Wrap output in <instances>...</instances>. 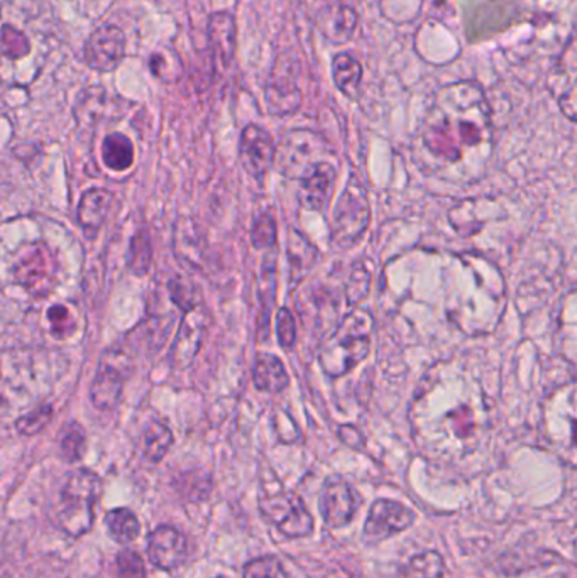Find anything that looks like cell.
<instances>
[{"mask_svg":"<svg viewBox=\"0 0 577 578\" xmlns=\"http://www.w3.org/2000/svg\"><path fill=\"white\" fill-rule=\"evenodd\" d=\"M329 148L322 138L310 131H292L283 139L282 146L276 148L278 165L283 175L290 178L302 179L315 166L329 161Z\"/></svg>","mask_w":577,"mask_h":578,"instance_id":"8992f818","label":"cell"},{"mask_svg":"<svg viewBox=\"0 0 577 578\" xmlns=\"http://www.w3.org/2000/svg\"><path fill=\"white\" fill-rule=\"evenodd\" d=\"M251 243L256 249H273L276 244V222L271 213L261 212L252 219Z\"/></svg>","mask_w":577,"mask_h":578,"instance_id":"f546056e","label":"cell"},{"mask_svg":"<svg viewBox=\"0 0 577 578\" xmlns=\"http://www.w3.org/2000/svg\"><path fill=\"white\" fill-rule=\"evenodd\" d=\"M415 521L412 509L391 499H378L373 504L364 524L363 540L366 545H378L395 534L409 530Z\"/></svg>","mask_w":577,"mask_h":578,"instance_id":"ba28073f","label":"cell"},{"mask_svg":"<svg viewBox=\"0 0 577 578\" xmlns=\"http://www.w3.org/2000/svg\"><path fill=\"white\" fill-rule=\"evenodd\" d=\"M70 317H72V315L68 311L67 306L57 305L49 308L48 320L49 323H51V329L52 332H55V335L64 337L70 333V329H72V323H70L72 318Z\"/></svg>","mask_w":577,"mask_h":578,"instance_id":"74e56055","label":"cell"},{"mask_svg":"<svg viewBox=\"0 0 577 578\" xmlns=\"http://www.w3.org/2000/svg\"><path fill=\"white\" fill-rule=\"evenodd\" d=\"M148 556L160 570H175L187 558V540L177 528L162 524L148 538Z\"/></svg>","mask_w":577,"mask_h":578,"instance_id":"4fadbf2b","label":"cell"},{"mask_svg":"<svg viewBox=\"0 0 577 578\" xmlns=\"http://www.w3.org/2000/svg\"><path fill=\"white\" fill-rule=\"evenodd\" d=\"M276 335L278 342L285 351H292L296 342L295 317L288 308H280L276 315Z\"/></svg>","mask_w":577,"mask_h":578,"instance_id":"8d00e7d4","label":"cell"},{"mask_svg":"<svg viewBox=\"0 0 577 578\" xmlns=\"http://www.w3.org/2000/svg\"><path fill=\"white\" fill-rule=\"evenodd\" d=\"M128 268L136 276H146L153 261V244H151L150 234L146 231H141L136 234L129 244L128 249Z\"/></svg>","mask_w":577,"mask_h":578,"instance_id":"4316f807","label":"cell"},{"mask_svg":"<svg viewBox=\"0 0 577 578\" xmlns=\"http://www.w3.org/2000/svg\"><path fill=\"white\" fill-rule=\"evenodd\" d=\"M276 144L267 129L249 123L243 129L239 141V161L252 178L262 179L273 168Z\"/></svg>","mask_w":577,"mask_h":578,"instance_id":"8fae6325","label":"cell"},{"mask_svg":"<svg viewBox=\"0 0 577 578\" xmlns=\"http://www.w3.org/2000/svg\"><path fill=\"white\" fill-rule=\"evenodd\" d=\"M375 318L372 311L356 308L330 333L320 349L319 364L332 379L345 376L360 366L372 352Z\"/></svg>","mask_w":577,"mask_h":578,"instance_id":"7a4b0ae2","label":"cell"},{"mask_svg":"<svg viewBox=\"0 0 577 578\" xmlns=\"http://www.w3.org/2000/svg\"><path fill=\"white\" fill-rule=\"evenodd\" d=\"M125 389V373L113 361L102 358L94 382L91 386V401L97 410L113 411L119 406Z\"/></svg>","mask_w":577,"mask_h":578,"instance_id":"2e32d148","label":"cell"},{"mask_svg":"<svg viewBox=\"0 0 577 578\" xmlns=\"http://www.w3.org/2000/svg\"><path fill=\"white\" fill-rule=\"evenodd\" d=\"M372 222V205L366 188L356 176H351L339 197L332 215L330 239L339 249H351L363 239Z\"/></svg>","mask_w":577,"mask_h":578,"instance_id":"277c9868","label":"cell"},{"mask_svg":"<svg viewBox=\"0 0 577 578\" xmlns=\"http://www.w3.org/2000/svg\"><path fill=\"white\" fill-rule=\"evenodd\" d=\"M15 273L30 290L33 292L38 290V295H46L43 287H48V283L52 280V266L48 252L45 249L30 250L26 258L17 264Z\"/></svg>","mask_w":577,"mask_h":578,"instance_id":"603a6c76","label":"cell"},{"mask_svg":"<svg viewBox=\"0 0 577 578\" xmlns=\"http://www.w3.org/2000/svg\"><path fill=\"white\" fill-rule=\"evenodd\" d=\"M360 506L361 497L357 496L353 485L341 477L327 479L319 500V509L327 527L334 530L348 527Z\"/></svg>","mask_w":577,"mask_h":578,"instance_id":"30bf717a","label":"cell"},{"mask_svg":"<svg viewBox=\"0 0 577 578\" xmlns=\"http://www.w3.org/2000/svg\"><path fill=\"white\" fill-rule=\"evenodd\" d=\"M113 191L105 188H91L80 198L79 224L89 239H94L104 225L105 219L109 215L110 205H113Z\"/></svg>","mask_w":577,"mask_h":578,"instance_id":"ac0fdd59","label":"cell"},{"mask_svg":"<svg viewBox=\"0 0 577 578\" xmlns=\"http://www.w3.org/2000/svg\"><path fill=\"white\" fill-rule=\"evenodd\" d=\"M357 26H360V14L351 5L341 2L326 5L317 14V30L332 45L351 42Z\"/></svg>","mask_w":577,"mask_h":578,"instance_id":"5bb4252c","label":"cell"},{"mask_svg":"<svg viewBox=\"0 0 577 578\" xmlns=\"http://www.w3.org/2000/svg\"><path fill=\"white\" fill-rule=\"evenodd\" d=\"M252 381L256 389L268 394H280L290 385L285 364L273 354H259L252 366Z\"/></svg>","mask_w":577,"mask_h":578,"instance_id":"44dd1931","label":"cell"},{"mask_svg":"<svg viewBox=\"0 0 577 578\" xmlns=\"http://www.w3.org/2000/svg\"><path fill=\"white\" fill-rule=\"evenodd\" d=\"M85 429L76 422L67 423L60 433V456L67 462L75 463L85 453Z\"/></svg>","mask_w":577,"mask_h":578,"instance_id":"83f0119b","label":"cell"},{"mask_svg":"<svg viewBox=\"0 0 577 578\" xmlns=\"http://www.w3.org/2000/svg\"><path fill=\"white\" fill-rule=\"evenodd\" d=\"M102 493V482L95 472L80 469L68 475L58 496L57 527L67 536L80 538L94 527L95 504Z\"/></svg>","mask_w":577,"mask_h":578,"instance_id":"3957f363","label":"cell"},{"mask_svg":"<svg viewBox=\"0 0 577 578\" xmlns=\"http://www.w3.org/2000/svg\"><path fill=\"white\" fill-rule=\"evenodd\" d=\"M177 489L188 500H202L209 496L210 481L205 475L184 474L177 481Z\"/></svg>","mask_w":577,"mask_h":578,"instance_id":"d590c367","label":"cell"},{"mask_svg":"<svg viewBox=\"0 0 577 578\" xmlns=\"http://www.w3.org/2000/svg\"><path fill=\"white\" fill-rule=\"evenodd\" d=\"M102 160L113 172H126L131 168L134 163V146L131 139L119 132L107 135L102 142Z\"/></svg>","mask_w":577,"mask_h":578,"instance_id":"cb8c5ba5","label":"cell"},{"mask_svg":"<svg viewBox=\"0 0 577 578\" xmlns=\"http://www.w3.org/2000/svg\"><path fill=\"white\" fill-rule=\"evenodd\" d=\"M363 64L351 52H338L332 58V82L349 101H357L363 85Z\"/></svg>","mask_w":577,"mask_h":578,"instance_id":"7402d4cb","label":"cell"},{"mask_svg":"<svg viewBox=\"0 0 577 578\" xmlns=\"http://www.w3.org/2000/svg\"><path fill=\"white\" fill-rule=\"evenodd\" d=\"M168 290L173 303H175L181 311L190 310L193 306L202 303L199 299V295H197L196 287H193V284H191L190 281L175 278V280L169 281Z\"/></svg>","mask_w":577,"mask_h":578,"instance_id":"e575fe53","label":"cell"},{"mask_svg":"<svg viewBox=\"0 0 577 578\" xmlns=\"http://www.w3.org/2000/svg\"><path fill=\"white\" fill-rule=\"evenodd\" d=\"M173 445V433L162 422H151L143 433V451L150 462L157 463L165 459Z\"/></svg>","mask_w":577,"mask_h":578,"instance_id":"484cf974","label":"cell"},{"mask_svg":"<svg viewBox=\"0 0 577 578\" xmlns=\"http://www.w3.org/2000/svg\"><path fill=\"white\" fill-rule=\"evenodd\" d=\"M320 252L307 237L298 231H290L286 243V259H288L290 287H296L310 273V269L319 261Z\"/></svg>","mask_w":577,"mask_h":578,"instance_id":"d6986e66","label":"cell"},{"mask_svg":"<svg viewBox=\"0 0 577 578\" xmlns=\"http://www.w3.org/2000/svg\"><path fill=\"white\" fill-rule=\"evenodd\" d=\"M207 36L212 55L221 61L222 67H229L237 48V26L234 15L227 11H219L210 15Z\"/></svg>","mask_w":577,"mask_h":578,"instance_id":"e0dca14e","label":"cell"},{"mask_svg":"<svg viewBox=\"0 0 577 578\" xmlns=\"http://www.w3.org/2000/svg\"><path fill=\"white\" fill-rule=\"evenodd\" d=\"M209 321L210 315L203 303L184 311L177 339L173 342L172 352H169V361L175 369H188L193 364L202 347Z\"/></svg>","mask_w":577,"mask_h":578,"instance_id":"9c48e42d","label":"cell"},{"mask_svg":"<svg viewBox=\"0 0 577 578\" xmlns=\"http://www.w3.org/2000/svg\"><path fill=\"white\" fill-rule=\"evenodd\" d=\"M105 524L119 545H128L139 536V519L131 509L117 508L107 512Z\"/></svg>","mask_w":577,"mask_h":578,"instance_id":"d4e9b609","label":"cell"},{"mask_svg":"<svg viewBox=\"0 0 577 578\" xmlns=\"http://www.w3.org/2000/svg\"><path fill=\"white\" fill-rule=\"evenodd\" d=\"M558 107L563 110L564 116L574 122L576 120V86H570L564 94L558 97Z\"/></svg>","mask_w":577,"mask_h":578,"instance_id":"f35d334b","label":"cell"},{"mask_svg":"<svg viewBox=\"0 0 577 578\" xmlns=\"http://www.w3.org/2000/svg\"><path fill=\"white\" fill-rule=\"evenodd\" d=\"M334 184V165L330 161H322L301 179L302 207L314 212H326Z\"/></svg>","mask_w":577,"mask_h":578,"instance_id":"9a60e30c","label":"cell"},{"mask_svg":"<svg viewBox=\"0 0 577 578\" xmlns=\"http://www.w3.org/2000/svg\"><path fill=\"white\" fill-rule=\"evenodd\" d=\"M492 108L476 82L449 83L435 92L422 126L425 150L444 168H469V156L486 163Z\"/></svg>","mask_w":577,"mask_h":578,"instance_id":"6da1fadb","label":"cell"},{"mask_svg":"<svg viewBox=\"0 0 577 578\" xmlns=\"http://www.w3.org/2000/svg\"><path fill=\"white\" fill-rule=\"evenodd\" d=\"M276 252L271 250V255L262 261L261 276H259V340H268L270 337L271 310H273L274 302H276Z\"/></svg>","mask_w":577,"mask_h":578,"instance_id":"ffe728a7","label":"cell"},{"mask_svg":"<svg viewBox=\"0 0 577 578\" xmlns=\"http://www.w3.org/2000/svg\"><path fill=\"white\" fill-rule=\"evenodd\" d=\"M369 286H372V273L364 269V266H353L348 283V302L351 305H357V303L363 302L367 292H369Z\"/></svg>","mask_w":577,"mask_h":578,"instance_id":"836d02e7","label":"cell"},{"mask_svg":"<svg viewBox=\"0 0 577 578\" xmlns=\"http://www.w3.org/2000/svg\"><path fill=\"white\" fill-rule=\"evenodd\" d=\"M243 578H288V574L276 556L268 555L246 564Z\"/></svg>","mask_w":577,"mask_h":578,"instance_id":"4dcf8cb0","label":"cell"},{"mask_svg":"<svg viewBox=\"0 0 577 578\" xmlns=\"http://www.w3.org/2000/svg\"><path fill=\"white\" fill-rule=\"evenodd\" d=\"M215 578H225V577H215Z\"/></svg>","mask_w":577,"mask_h":578,"instance_id":"ab89813d","label":"cell"},{"mask_svg":"<svg viewBox=\"0 0 577 578\" xmlns=\"http://www.w3.org/2000/svg\"><path fill=\"white\" fill-rule=\"evenodd\" d=\"M126 38L125 33L117 26L98 27L91 34L85 45V61L92 70L107 71L116 70L125 58Z\"/></svg>","mask_w":577,"mask_h":578,"instance_id":"7c38bea8","label":"cell"},{"mask_svg":"<svg viewBox=\"0 0 577 578\" xmlns=\"http://www.w3.org/2000/svg\"><path fill=\"white\" fill-rule=\"evenodd\" d=\"M407 578H440L444 574V559L437 552H425L410 559L403 570Z\"/></svg>","mask_w":577,"mask_h":578,"instance_id":"f1b7e54d","label":"cell"},{"mask_svg":"<svg viewBox=\"0 0 577 578\" xmlns=\"http://www.w3.org/2000/svg\"><path fill=\"white\" fill-rule=\"evenodd\" d=\"M117 577L146 578V565L143 556L134 550L126 548L117 555Z\"/></svg>","mask_w":577,"mask_h":578,"instance_id":"d6a6232c","label":"cell"},{"mask_svg":"<svg viewBox=\"0 0 577 578\" xmlns=\"http://www.w3.org/2000/svg\"><path fill=\"white\" fill-rule=\"evenodd\" d=\"M51 418L52 408L49 406V404H45V406L36 408V410L31 411V413L21 416V418L15 422V429H17L23 437H34V435H38L42 429H45L46 426H48Z\"/></svg>","mask_w":577,"mask_h":578,"instance_id":"1f68e13d","label":"cell"},{"mask_svg":"<svg viewBox=\"0 0 577 578\" xmlns=\"http://www.w3.org/2000/svg\"><path fill=\"white\" fill-rule=\"evenodd\" d=\"M262 515L276 524L278 530L288 538L310 536L314 531V518L305 508L304 500L295 494L280 489L278 493H267L259 499Z\"/></svg>","mask_w":577,"mask_h":578,"instance_id":"52a82bcc","label":"cell"},{"mask_svg":"<svg viewBox=\"0 0 577 578\" xmlns=\"http://www.w3.org/2000/svg\"><path fill=\"white\" fill-rule=\"evenodd\" d=\"M301 67L292 52H280L268 76L264 102L268 113L274 117L295 114L302 105V92L298 89Z\"/></svg>","mask_w":577,"mask_h":578,"instance_id":"5b68a950","label":"cell"}]
</instances>
